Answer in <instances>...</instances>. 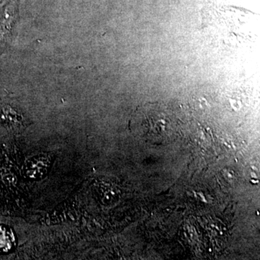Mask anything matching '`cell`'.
I'll list each match as a JSON object with an SVG mask.
<instances>
[{
	"label": "cell",
	"instance_id": "6da1fadb",
	"mask_svg": "<svg viewBox=\"0 0 260 260\" xmlns=\"http://www.w3.org/2000/svg\"><path fill=\"white\" fill-rule=\"evenodd\" d=\"M17 17L16 9L13 7H7L0 14V56L12 42Z\"/></svg>",
	"mask_w": 260,
	"mask_h": 260
},
{
	"label": "cell",
	"instance_id": "7a4b0ae2",
	"mask_svg": "<svg viewBox=\"0 0 260 260\" xmlns=\"http://www.w3.org/2000/svg\"><path fill=\"white\" fill-rule=\"evenodd\" d=\"M16 244L15 234L10 228L0 225V252L11 251Z\"/></svg>",
	"mask_w": 260,
	"mask_h": 260
}]
</instances>
